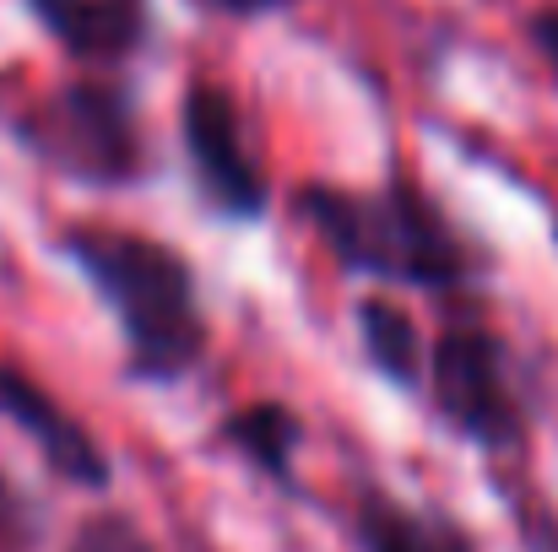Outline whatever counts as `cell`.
I'll use <instances>...</instances> for the list:
<instances>
[{
	"label": "cell",
	"instance_id": "1",
	"mask_svg": "<svg viewBox=\"0 0 558 552\" xmlns=\"http://www.w3.org/2000/svg\"><path fill=\"white\" fill-rule=\"evenodd\" d=\"M54 255L93 287L120 331V379L142 390L185 384L211 353V320L201 304V277L185 249L142 228L65 222Z\"/></svg>",
	"mask_w": 558,
	"mask_h": 552
},
{
	"label": "cell",
	"instance_id": "2",
	"mask_svg": "<svg viewBox=\"0 0 558 552\" xmlns=\"http://www.w3.org/2000/svg\"><path fill=\"white\" fill-rule=\"evenodd\" d=\"M293 217L348 271L407 293H472L488 271L483 244L439 206L434 189L390 174L379 184L310 180L293 189Z\"/></svg>",
	"mask_w": 558,
	"mask_h": 552
},
{
	"label": "cell",
	"instance_id": "3",
	"mask_svg": "<svg viewBox=\"0 0 558 552\" xmlns=\"http://www.w3.org/2000/svg\"><path fill=\"white\" fill-rule=\"evenodd\" d=\"M11 142L82 189H131L153 180V142L125 71H82L5 114Z\"/></svg>",
	"mask_w": 558,
	"mask_h": 552
},
{
	"label": "cell",
	"instance_id": "4",
	"mask_svg": "<svg viewBox=\"0 0 558 552\" xmlns=\"http://www.w3.org/2000/svg\"><path fill=\"white\" fill-rule=\"evenodd\" d=\"M445 433L483 455H515L532 428V401L521 384L515 353L488 326H445L428 342L423 390Z\"/></svg>",
	"mask_w": 558,
	"mask_h": 552
},
{
	"label": "cell",
	"instance_id": "5",
	"mask_svg": "<svg viewBox=\"0 0 558 552\" xmlns=\"http://www.w3.org/2000/svg\"><path fill=\"white\" fill-rule=\"evenodd\" d=\"M180 152L201 211L217 222H266L271 211V174L250 147L244 109L228 82L190 76L180 93Z\"/></svg>",
	"mask_w": 558,
	"mask_h": 552
},
{
	"label": "cell",
	"instance_id": "6",
	"mask_svg": "<svg viewBox=\"0 0 558 552\" xmlns=\"http://www.w3.org/2000/svg\"><path fill=\"white\" fill-rule=\"evenodd\" d=\"M0 417L38 450V461L82 493H109L114 488V461L104 450V439L27 368L0 358Z\"/></svg>",
	"mask_w": 558,
	"mask_h": 552
},
{
	"label": "cell",
	"instance_id": "7",
	"mask_svg": "<svg viewBox=\"0 0 558 552\" xmlns=\"http://www.w3.org/2000/svg\"><path fill=\"white\" fill-rule=\"evenodd\" d=\"M76 71H125L153 44V0H22Z\"/></svg>",
	"mask_w": 558,
	"mask_h": 552
},
{
	"label": "cell",
	"instance_id": "8",
	"mask_svg": "<svg viewBox=\"0 0 558 552\" xmlns=\"http://www.w3.org/2000/svg\"><path fill=\"white\" fill-rule=\"evenodd\" d=\"M353 542L359 552H483L477 537L434 510V504H412L396 499L390 488H364L353 504Z\"/></svg>",
	"mask_w": 558,
	"mask_h": 552
},
{
	"label": "cell",
	"instance_id": "9",
	"mask_svg": "<svg viewBox=\"0 0 558 552\" xmlns=\"http://www.w3.org/2000/svg\"><path fill=\"white\" fill-rule=\"evenodd\" d=\"M211 444L228 450L233 461H244L255 477H266L271 488L293 493L299 488V444H304V417L282 401H250L217 417Z\"/></svg>",
	"mask_w": 558,
	"mask_h": 552
},
{
	"label": "cell",
	"instance_id": "10",
	"mask_svg": "<svg viewBox=\"0 0 558 552\" xmlns=\"http://www.w3.org/2000/svg\"><path fill=\"white\" fill-rule=\"evenodd\" d=\"M353 320H359V353H364V364H369L390 390L417 395V390H423V358H428L417 320H412L390 293H364L359 309H353Z\"/></svg>",
	"mask_w": 558,
	"mask_h": 552
},
{
	"label": "cell",
	"instance_id": "11",
	"mask_svg": "<svg viewBox=\"0 0 558 552\" xmlns=\"http://www.w3.org/2000/svg\"><path fill=\"white\" fill-rule=\"evenodd\" d=\"M65 552H158V548H153V537L136 526V515H125V510H98V515H87V520L71 531Z\"/></svg>",
	"mask_w": 558,
	"mask_h": 552
},
{
	"label": "cell",
	"instance_id": "12",
	"mask_svg": "<svg viewBox=\"0 0 558 552\" xmlns=\"http://www.w3.org/2000/svg\"><path fill=\"white\" fill-rule=\"evenodd\" d=\"M526 44H532V54L543 60V71L554 76L558 87V5H537L526 16Z\"/></svg>",
	"mask_w": 558,
	"mask_h": 552
},
{
	"label": "cell",
	"instance_id": "13",
	"mask_svg": "<svg viewBox=\"0 0 558 552\" xmlns=\"http://www.w3.org/2000/svg\"><path fill=\"white\" fill-rule=\"evenodd\" d=\"M211 16H228V22H266V16H282L304 0H201Z\"/></svg>",
	"mask_w": 558,
	"mask_h": 552
},
{
	"label": "cell",
	"instance_id": "14",
	"mask_svg": "<svg viewBox=\"0 0 558 552\" xmlns=\"http://www.w3.org/2000/svg\"><path fill=\"white\" fill-rule=\"evenodd\" d=\"M11 520H22V499H16V488L0 477V531H5Z\"/></svg>",
	"mask_w": 558,
	"mask_h": 552
},
{
	"label": "cell",
	"instance_id": "15",
	"mask_svg": "<svg viewBox=\"0 0 558 552\" xmlns=\"http://www.w3.org/2000/svg\"><path fill=\"white\" fill-rule=\"evenodd\" d=\"M11 277V255H5V244H0V282Z\"/></svg>",
	"mask_w": 558,
	"mask_h": 552
},
{
	"label": "cell",
	"instance_id": "16",
	"mask_svg": "<svg viewBox=\"0 0 558 552\" xmlns=\"http://www.w3.org/2000/svg\"><path fill=\"white\" fill-rule=\"evenodd\" d=\"M548 552H558V542H548Z\"/></svg>",
	"mask_w": 558,
	"mask_h": 552
}]
</instances>
